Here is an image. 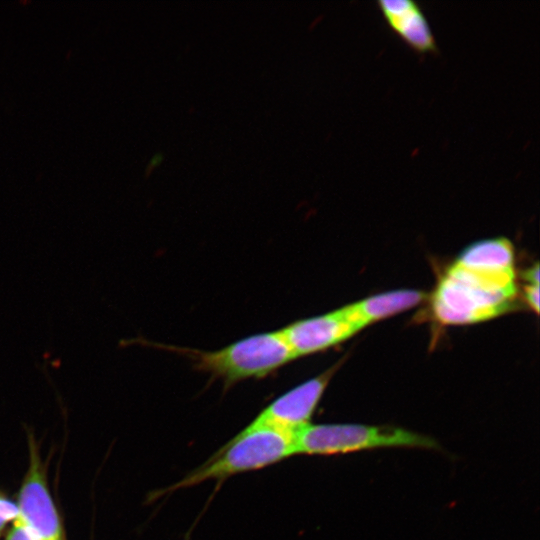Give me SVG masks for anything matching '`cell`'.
<instances>
[{
	"label": "cell",
	"instance_id": "cell-13",
	"mask_svg": "<svg viewBox=\"0 0 540 540\" xmlns=\"http://www.w3.org/2000/svg\"><path fill=\"white\" fill-rule=\"evenodd\" d=\"M164 160V154L161 151L155 152L150 158L145 168V175L148 176L153 169L158 167Z\"/></svg>",
	"mask_w": 540,
	"mask_h": 540
},
{
	"label": "cell",
	"instance_id": "cell-1",
	"mask_svg": "<svg viewBox=\"0 0 540 540\" xmlns=\"http://www.w3.org/2000/svg\"><path fill=\"white\" fill-rule=\"evenodd\" d=\"M517 293L512 243L506 238L481 240L467 247L440 278L431 311L443 325L478 323L509 311Z\"/></svg>",
	"mask_w": 540,
	"mask_h": 540
},
{
	"label": "cell",
	"instance_id": "cell-3",
	"mask_svg": "<svg viewBox=\"0 0 540 540\" xmlns=\"http://www.w3.org/2000/svg\"><path fill=\"white\" fill-rule=\"evenodd\" d=\"M171 349L186 355L197 369L222 380L226 387L266 377L296 359L281 329L251 335L215 351Z\"/></svg>",
	"mask_w": 540,
	"mask_h": 540
},
{
	"label": "cell",
	"instance_id": "cell-12",
	"mask_svg": "<svg viewBox=\"0 0 540 540\" xmlns=\"http://www.w3.org/2000/svg\"><path fill=\"white\" fill-rule=\"evenodd\" d=\"M524 298L526 303L535 312H539V284L526 283L524 286Z\"/></svg>",
	"mask_w": 540,
	"mask_h": 540
},
{
	"label": "cell",
	"instance_id": "cell-2",
	"mask_svg": "<svg viewBox=\"0 0 540 540\" xmlns=\"http://www.w3.org/2000/svg\"><path fill=\"white\" fill-rule=\"evenodd\" d=\"M295 435L251 421L204 463L155 497H165L209 480L223 482L231 476L259 470L295 455Z\"/></svg>",
	"mask_w": 540,
	"mask_h": 540
},
{
	"label": "cell",
	"instance_id": "cell-4",
	"mask_svg": "<svg viewBox=\"0 0 540 540\" xmlns=\"http://www.w3.org/2000/svg\"><path fill=\"white\" fill-rule=\"evenodd\" d=\"M403 447L441 450L430 436L387 425L310 423L295 435V455L332 456Z\"/></svg>",
	"mask_w": 540,
	"mask_h": 540
},
{
	"label": "cell",
	"instance_id": "cell-5",
	"mask_svg": "<svg viewBox=\"0 0 540 540\" xmlns=\"http://www.w3.org/2000/svg\"><path fill=\"white\" fill-rule=\"evenodd\" d=\"M19 518L38 540H63L60 519L48 490L37 449L30 445V462L18 499Z\"/></svg>",
	"mask_w": 540,
	"mask_h": 540
},
{
	"label": "cell",
	"instance_id": "cell-6",
	"mask_svg": "<svg viewBox=\"0 0 540 540\" xmlns=\"http://www.w3.org/2000/svg\"><path fill=\"white\" fill-rule=\"evenodd\" d=\"M333 373L334 368H330L283 393L265 407L252 421L296 434L310 424V419Z\"/></svg>",
	"mask_w": 540,
	"mask_h": 540
},
{
	"label": "cell",
	"instance_id": "cell-8",
	"mask_svg": "<svg viewBox=\"0 0 540 540\" xmlns=\"http://www.w3.org/2000/svg\"><path fill=\"white\" fill-rule=\"evenodd\" d=\"M383 17L391 29L419 53L434 52L435 38L420 7L409 0L378 2Z\"/></svg>",
	"mask_w": 540,
	"mask_h": 540
},
{
	"label": "cell",
	"instance_id": "cell-11",
	"mask_svg": "<svg viewBox=\"0 0 540 540\" xmlns=\"http://www.w3.org/2000/svg\"><path fill=\"white\" fill-rule=\"evenodd\" d=\"M6 540H38L32 530L17 517L9 530Z\"/></svg>",
	"mask_w": 540,
	"mask_h": 540
},
{
	"label": "cell",
	"instance_id": "cell-9",
	"mask_svg": "<svg viewBox=\"0 0 540 540\" xmlns=\"http://www.w3.org/2000/svg\"><path fill=\"white\" fill-rule=\"evenodd\" d=\"M425 298L418 290L399 289L369 296L341 307L346 318L360 331L368 325L417 306Z\"/></svg>",
	"mask_w": 540,
	"mask_h": 540
},
{
	"label": "cell",
	"instance_id": "cell-7",
	"mask_svg": "<svg viewBox=\"0 0 540 540\" xmlns=\"http://www.w3.org/2000/svg\"><path fill=\"white\" fill-rule=\"evenodd\" d=\"M296 358L333 347L359 330L346 318L341 308L297 320L281 328Z\"/></svg>",
	"mask_w": 540,
	"mask_h": 540
},
{
	"label": "cell",
	"instance_id": "cell-10",
	"mask_svg": "<svg viewBox=\"0 0 540 540\" xmlns=\"http://www.w3.org/2000/svg\"><path fill=\"white\" fill-rule=\"evenodd\" d=\"M19 516L17 505L0 494V535L5 526Z\"/></svg>",
	"mask_w": 540,
	"mask_h": 540
}]
</instances>
